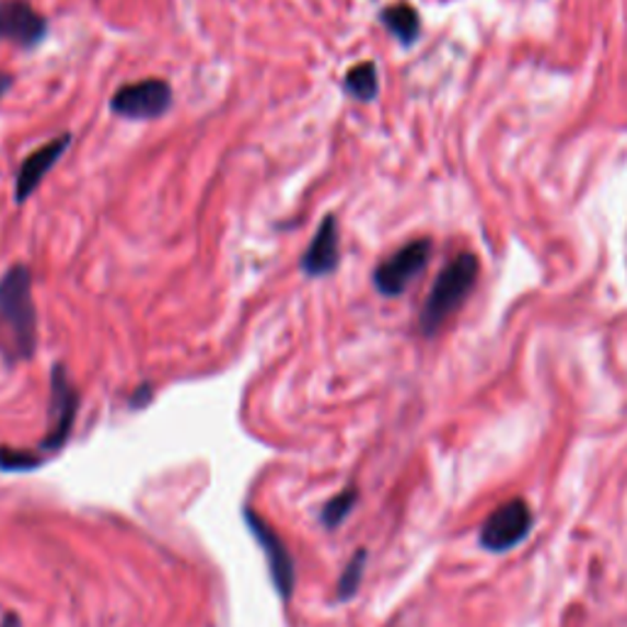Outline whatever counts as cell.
Here are the masks:
<instances>
[{"label": "cell", "mask_w": 627, "mask_h": 627, "mask_svg": "<svg viewBox=\"0 0 627 627\" xmlns=\"http://www.w3.org/2000/svg\"><path fill=\"white\" fill-rule=\"evenodd\" d=\"M365 561H368V551L358 549L351 557V561L346 564L341 579H338V585H336L338 601H351L353 595L358 593V589H361L363 573H365Z\"/></svg>", "instance_id": "obj_13"}, {"label": "cell", "mask_w": 627, "mask_h": 627, "mask_svg": "<svg viewBox=\"0 0 627 627\" xmlns=\"http://www.w3.org/2000/svg\"><path fill=\"white\" fill-rule=\"evenodd\" d=\"M0 627H20V618H18L15 613H8L5 618H3V625H0Z\"/></svg>", "instance_id": "obj_18"}, {"label": "cell", "mask_w": 627, "mask_h": 627, "mask_svg": "<svg viewBox=\"0 0 627 627\" xmlns=\"http://www.w3.org/2000/svg\"><path fill=\"white\" fill-rule=\"evenodd\" d=\"M0 348L8 361H27L37 348V306L33 272L25 263L8 267L0 277Z\"/></svg>", "instance_id": "obj_1"}, {"label": "cell", "mask_w": 627, "mask_h": 627, "mask_svg": "<svg viewBox=\"0 0 627 627\" xmlns=\"http://www.w3.org/2000/svg\"><path fill=\"white\" fill-rule=\"evenodd\" d=\"M43 461L45 458L39 456V454H35V451L0 446V471H5V473L35 471L37 466H43Z\"/></svg>", "instance_id": "obj_15"}, {"label": "cell", "mask_w": 627, "mask_h": 627, "mask_svg": "<svg viewBox=\"0 0 627 627\" xmlns=\"http://www.w3.org/2000/svg\"><path fill=\"white\" fill-rule=\"evenodd\" d=\"M358 502V490L356 488H346L334 496L332 500L326 502L324 510H322V522L326 524V530H336L338 524H341L348 515H351V510L356 508Z\"/></svg>", "instance_id": "obj_14"}, {"label": "cell", "mask_w": 627, "mask_h": 627, "mask_svg": "<svg viewBox=\"0 0 627 627\" xmlns=\"http://www.w3.org/2000/svg\"><path fill=\"white\" fill-rule=\"evenodd\" d=\"M478 275L480 260L476 258V253H458L456 258L439 272L434 287H431L419 314V332L427 338L437 336L441 328L446 326L449 318L464 306L473 287L478 282Z\"/></svg>", "instance_id": "obj_2"}, {"label": "cell", "mask_w": 627, "mask_h": 627, "mask_svg": "<svg viewBox=\"0 0 627 627\" xmlns=\"http://www.w3.org/2000/svg\"><path fill=\"white\" fill-rule=\"evenodd\" d=\"M429 258H431L429 239L409 241L375 267L373 272L375 290L383 297H403L409 290V285L427 270Z\"/></svg>", "instance_id": "obj_3"}, {"label": "cell", "mask_w": 627, "mask_h": 627, "mask_svg": "<svg viewBox=\"0 0 627 627\" xmlns=\"http://www.w3.org/2000/svg\"><path fill=\"white\" fill-rule=\"evenodd\" d=\"M243 520L248 522V530L253 532L255 542L260 544L263 554L267 557V567H270V579L275 583L277 593L282 601H290L294 593V559L290 549H287L285 539L275 532V527L265 518H260L253 508L243 510Z\"/></svg>", "instance_id": "obj_6"}, {"label": "cell", "mask_w": 627, "mask_h": 627, "mask_svg": "<svg viewBox=\"0 0 627 627\" xmlns=\"http://www.w3.org/2000/svg\"><path fill=\"white\" fill-rule=\"evenodd\" d=\"M49 33L47 18L39 15L27 0H0V39L23 49H35Z\"/></svg>", "instance_id": "obj_8"}, {"label": "cell", "mask_w": 627, "mask_h": 627, "mask_svg": "<svg viewBox=\"0 0 627 627\" xmlns=\"http://www.w3.org/2000/svg\"><path fill=\"white\" fill-rule=\"evenodd\" d=\"M152 399V385L150 383H146V385H140L136 393H132V397H130V405L136 407V409H140V407H146L148 403Z\"/></svg>", "instance_id": "obj_16"}, {"label": "cell", "mask_w": 627, "mask_h": 627, "mask_svg": "<svg viewBox=\"0 0 627 627\" xmlns=\"http://www.w3.org/2000/svg\"><path fill=\"white\" fill-rule=\"evenodd\" d=\"M172 108V86L162 79H142L120 86L111 98V111L126 120H155Z\"/></svg>", "instance_id": "obj_5"}, {"label": "cell", "mask_w": 627, "mask_h": 627, "mask_svg": "<svg viewBox=\"0 0 627 627\" xmlns=\"http://www.w3.org/2000/svg\"><path fill=\"white\" fill-rule=\"evenodd\" d=\"M71 132H61L59 138L45 142L43 148L35 150L33 155H27L20 164L18 170V177H15V201L18 204H25L33 194L37 191L39 184L49 174V170L55 167V164L61 160V155L69 150L71 146Z\"/></svg>", "instance_id": "obj_9"}, {"label": "cell", "mask_w": 627, "mask_h": 627, "mask_svg": "<svg viewBox=\"0 0 627 627\" xmlns=\"http://www.w3.org/2000/svg\"><path fill=\"white\" fill-rule=\"evenodd\" d=\"M380 23L385 25V30L393 35L403 47H413L419 35H421V18L413 5L407 3H395L383 8L380 13Z\"/></svg>", "instance_id": "obj_11"}, {"label": "cell", "mask_w": 627, "mask_h": 627, "mask_svg": "<svg viewBox=\"0 0 627 627\" xmlns=\"http://www.w3.org/2000/svg\"><path fill=\"white\" fill-rule=\"evenodd\" d=\"M532 530V510L522 498L502 502L492 510L480 527V547L488 551L515 549L520 542L527 539Z\"/></svg>", "instance_id": "obj_7"}, {"label": "cell", "mask_w": 627, "mask_h": 627, "mask_svg": "<svg viewBox=\"0 0 627 627\" xmlns=\"http://www.w3.org/2000/svg\"><path fill=\"white\" fill-rule=\"evenodd\" d=\"M344 91L351 98L361 101V104L375 101L380 94V79H378V67L373 61H363V65L348 69V74L344 77Z\"/></svg>", "instance_id": "obj_12"}, {"label": "cell", "mask_w": 627, "mask_h": 627, "mask_svg": "<svg viewBox=\"0 0 627 627\" xmlns=\"http://www.w3.org/2000/svg\"><path fill=\"white\" fill-rule=\"evenodd\" d=\"M341 263V248H338V223L334 213H326L322 223H318L316 235L304 251L300 267L306 277H326L338 270Z\"/></svg>", "instance_id": "obj_10"}, {"label": "cell", "mask_w": 627, "mask_h": 627, "mask_svg": "<svg viewBox=\"0 0 627 627\" xmlns=\"http://www.w3.org/2000/svg\"><path fill=\"white\" fill-rule=\"evenodd\" d=\"M79 390L71 383L67 368L57 363L49 375V427L39 451H59L67 444L79 415Z\"/></svg>", "instance_id": "obj_4"}, {"label": "cell", "mask_w": 627, "mask_h": 627, "mask_svg": "<svg viewBox=\"0 0 627 627\" xmlns=\"http://www.w3.org/2000/svg\"><path fill=\"white\" fill-rule=\"evenodd\" d=\"M10 86H13V77H8L5 71H0V98L8 94Z\"/></svg>", "instance_id": "obj_17"}]
</instances>
